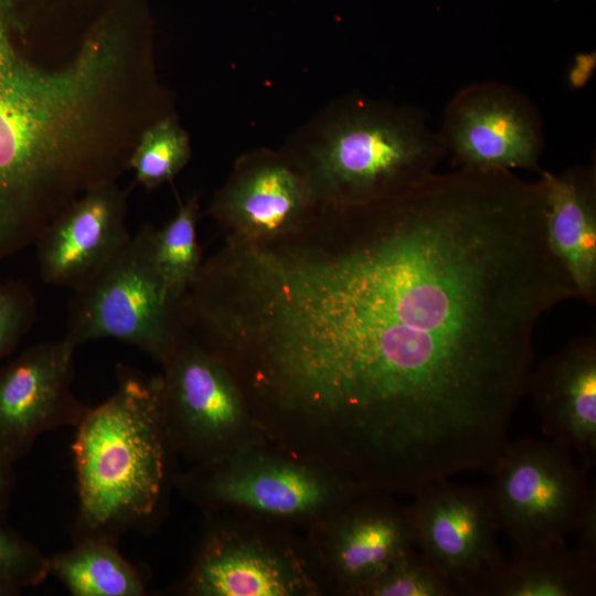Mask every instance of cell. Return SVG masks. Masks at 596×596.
I'll return each instance as SVG.
<instances>
[{
  "mask_svg": "<svg viewBox=\"0 0 596 596\" xmlns=\"http://www.w3.org/2000/svg\"><path fill=\"white\" fill-rule=\"evenodd\" d=\"M152 225L131 235L91 280L73 290L63 336L76 348L99 339L130 344L163 364L183 336L181 299L158 267Z\"/></svg>",
  "mask_w": 596,
  "mask_h": 596,
  "instance_id": "5",
  "label": "cell"
},
{
  "mask_svg": "<svg viewBox=\"0 0 596 596\" xmlns=\"http://www.w3.org/2000/svg\"><path fill=\"white\" fill-rule=\"evenodd\" d=\"M116 382L75 426L74 541L118 543L124 532L150 524L163 504L174 455L161 412V374L146 376L118 363Z\"/></svg>",
  "mask_w": 596,
  "mask_h": 596,
  "instance_id": "2",
  "label": "cell"
},
{
  "mask_svg": "<svg viewBox=\"0 0 596 596\" xmlns=\"http://www.w3.org/2000/svg\"><path fill=\"white\" fill-rule=\"evenodd\" d=\"M192 564L175 590L187 596H322L305 539L262 519L204 514Z\"/></svg>",
  "mask_w": 596,
  "mask_h": 596,
  "instance_id": "6",
  "label": "cell"
},
{
  "mask_svg": "<svg viewBox=\"0 0 596 596\" xmlns=\"http://www.w3.org/2000/svg\"><path fill=\"white\" fill-rule=\"evenodd\" d=\"M22 589L11 582L0 577V596H15L21 594Z\"/></svg>",
  "mask_w": 596,
  "mask_h": 596,
  "instance_id": "27",
  "label": "cell"
},
{
  "mask_svg": "<svg viewBox=\"0 0 596 596\" xmlns=\"http://www.w3.org/2000/svg\"><path fill=\"white\" fill-rule=\"evenodd\" d=\"M437 132L445 156L458 169L541 171L540 114L525 95L505 84L483 82L460 89L447 104Z\"/></svg>",
  "mask_w": 596,
  "mask_h": 596,
  "instance_id": "11",
  "label": "cell"
},
{
  "mask_svg": "<svg viewBox=\"0 0 596 596\" xmlns=\"http://www.w3.org/2000/svg\"><path fill=\"white\" fill-rule=\"evenodd\" d=\"M317 219L326 238L300 228L235 264L226 332L265 433L390 493L490 473L539 320L578 298L541 179L457 169Z\"/></svg>",
  "mask_w": 596,
  "mask_h": 596,
  "instance_id": "1",
  "label": "cell"
},
{
  "mask_svg": "<svg viewBox=\"0 0 596 596\" xmlns=\"http://www.w3.org/2000/svg\"><path fill=\"white\" fill-rule=\"evenodd\" d=\"M319 206L306 177L281 150L258 148L235 161L210 213L227 235L266 242L296 232Z\"/></svg>",
  "mask_w": 596,
  "mask_h": 596,
  "instance_id": "13",
  "label": "cell"
},
{
  "mask_svg": "<svg viewBox=\"0 0 596 596\" xmlns=\"http://www.w3.org/2000/svg\"><path fill=\"white\" fill-rule=\"evenodd\" d=\"M36 318L32 290L21 280L0 283V364L29 332Z\"/></svg>",
  "mask_w": 596,
  "mask_h": 596,
  "instance_id": "24",
  "label": "cell"
},
{
  "mask_svg": "<svg viewBox=\"0 0 596 596\" xmlns=\"http://www.w3.org/2000/svg\"><path fill=\"white\" fill-rule=\"evenodd\" d=\"M531 392L542 429L577 451L589 469L596 459V339L582 336L531 371Z\"/></svg>",
  "mask_w": 596,
  "mask_h": 596,
  "instance_id": "15",
  "label": "cell"
},
{
  "mask_svg": "<svg viewBox=\"0 0 596 596\" xmlns=\"http://www.w3.org/2000/svg\"><path fill=\"white\" fill-rule=\"evenodd\" d=\"M361 596H457L450 583L415 547L397 555Z\"/></svg>",
  "mask_w": 596,
  "mask_h": 596,
  "instance_id": "22",
  "label": "cell"
},
{
  "mask_svg": "<svg viewBox=\"0 0 596 596\" xmlns=\"http://www.w3.org/2000/svg\"><path fill=\"white\" fill-rule=\"evenodd\" d=\"M204 514L249 517L305 531L364 487L269 439L175 475Z\"/></svg>",
  "mask_w": 596,
  "mask_h": 596,
  "instance_id": "4",
  "label": "cell"
},
{
  "mask_svg": "<svg viewBox=\"0 0 596 596\" xmlns=\"http://www.w3.org/2000/svg\"><path fill=\"white\" fill-rule=\"evenodd\" d=\"M320 205H356L397 196L435 172L445 156L438 132L408 106L362 95L329 104L280 149Z\"/></svg>",
  "mask_w": 596,
  "mask_h": 596,
  "instance_id": "3",
  "label": "cell"
},
{
  "mask_svg": "<svg viewBox=\"0 0 596 596\" xmlns=\"http://www.w3.org/2000/svg\"><path fill=\"white\" fill-rule=\"evenodd\" d=\"M25 0H0V189L24 157L44 108L39 68L17 49Z\"/></svg>",
  "mask_w": 596,
  "mask_h": 596,
  "instance_id": "17",
  "label": "cell"
},
{
  "mask_svg": "<svg viewBox=\"0 0 596 596\" xmlns=\"http://www.w3.org/2000/svg\"><path fill=\"white\" fill-rule=\"evenodd\" d=\"M199 204L195 196L179 204L175 215L155 228L153 247L158 267L171 294L182 299L202 266L196 240Z\"/></svg>",
  "mask_w": 596,
  "mask_h": 596,
  "instance_id": "20",
  "label": "cell"
},
{
  "mask_svg": "<svg viewBox=\"0 0 596 596\" xmlns=\"http://www.w3.org/2000/svg\"><path fill=\"white\" fill-rule=\"evenodd\" d=\"M161 412L174 456L190 466L267 439L226 366L183 334L162 364Z\"/></svg>",
  "mask_w": 596,
  "mask_h": 596,
  "instance_id": "8",
  "label": "cell"
},
{
  "mask_svg": "<svg viewBox=\"0 0 596 596\" xmlns=\"http://www.w3.org/2000/svg\"><path fill=\"white\" fill-rule=\"evenodd\" d=\"M49 574V556L0 522V577L23 590L42 584Z\"/></svg>",
  "mask_w": 596,
  "mask_h": 596,
  "instance_id": "23",
  "label": "cell"
},
{
  "mask_svg": "<svg viewBox=\"0 0 596 596\" xmlns=\"http://www.w3.org/2000/svg\"><path fill=\"white\" fill-rule=\"evenodd\" d=\"M596 568L565 542L532 552H513L490 581L485 596H592Z\"/></svg>",
  "mask_w": 596,
  "mask_h": 596,
  "instance_id": "18",
  "label": "cell"
},
{
  "mask_svg": "<svg viewBox=\"0 0 596 596\" xmlns=\"http://www.w3.org/2000/svg\"><path fill=\"white\" fill-rule=\"evenodd\" d=\"M50 560L53 574L73 596H142L146 582L135 565L103 539L74 541Z\"/></svg>",
  "mask_w": 596,
  "mask_h": 596,
  "instance_id": "19",
  "label": "cell"
},
{
  "mask_svg": "<svg viewBox=\"0 0 596 596\" xmlns=\"http://www.w3.org/2000/svg\"><path fill=\"white\" fill-rule=\"evenodd\" d=\"M587 468L555 439L524 437L508 441L490 475L499 528L513 552H532L575 531L595 485Z\"/></svg>",
  "mask_w": 596,
  "mask_h": 596,
  "instance_id": "7",
  "label": "cell"
},
{
  "mask_svg": "<svg viewBox=\"0 0 596 596\" xmlns=\"http://www.w3.org/2000/svg\"><path fill=\"white\" fill-rule=\"evenodd\" d=\"M191 156L189 135L172 115L156 120L142 134L128 158L137 181L153 189L171 181Z\"/></svg>",
  "mask_w": 596,
  "mask_h": 596,
  "instance_id": "21",
  "label": "cell"
},
{
  "mask_svg": "<svg viewBox=\"0 0 596 596\" xmlns=\"http://www.w3.org/2000/svg\"><path fill=\"white\" fill-rule=\"evenodd\" d=\"M76 347L62 337L0 364V456L15 464L40 435L76 426L87 407L72 392Z\"/></svg>",
  "mask_w": 596,
  "mask_h": 596,
  "instance_id": "12",
  "label": "cell"
},
{
  "mask_svg": "<svg viewBox=\"0 0 596 596\" xmlns=\"http://www.w3.org/2000/svg\"><path fill=\"white\" fill-rule=\"evenodd\" d=\"M577 532L578 555L592 567L596 568V490L595 487L588 499V502L582 513Z\"/></svg>",
  "mask_w": 596,
  "mask_h": 596,
  "instance_id": "25",
  "label": "cell"
},
{
  "mask_svg": "<svg viewBox=\"0 0 596 596\" xmlns=\"http://www.w3.org/2000/svg\"><path fill=\"white\" fill-rule=\"evenodd\" d=\"M322 596H361L397 555L414 546L406 507L363 488L302 533Z\"/></svg>",
  "mask_w": 596,
  "mask_h": 596,
  "instance_id": "10",
  "label": "cell"
},
{
  "mask_svg": "<svg viewBox=\"0 0 596 596\" xmlns=\"http://www.w3.org/2000/svg\"><path fill=\"white\" fill-rule=\"evenodd\" d=\"M414 497L406 507L414 546L457 596H485L505 560L497 544L500 528L490 488L446 479Z\"/></svg>",
  "mask_w": 596,
  "mask_h": 596,
  "instance_id": "9",
  "label": "cell"
},
{
  "mask_svg": "<svg viewBox=\"0 0 596 596\" xmlns=\"http://www.w3.org/2000/svg\"><path fill=\"white\" fill-rule=\"evenodd\" d=\"M15 486L13 464L0 456V522H3Z\"/></svg>",
  "mask_w": 596,
  "mask_h": 596,
  "instance_id": "26",
  "label": "cell"
},
{
  "mask_svg": "<svg viewBox=\"0 0 596 596\" xmlns=\"http://www.w3.org/2000/svg\"><path fill=\"white\" fill-rule=\"evenodd\" d=\"M125 195L111 182L72 201L34 244L39 274L52 286L79 288L127 244Z\"/></svg>",
  "mask_w": 596,
  "mask_h": 596,
  "instance_id": "14",
  "label": "cell"
},
{
  "mask_svg": "<svg viewBox=\"0 0 596 596\" xmlns=\"http://www.w3.org/2000/svg\"><path fill=\"white\" fill-rule=\"evenodd\" d=\"M545 191L550 247L571 277L578 298L596 300V171L576 167L540 171Z\"/></svg>",
  "mask_w": 596,
  "mask_h": 596,
  "instance_id": "16",
  "label": "cell"
}]
</instances>
